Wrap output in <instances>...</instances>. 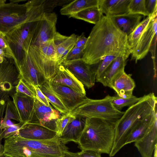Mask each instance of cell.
Listing matches in <instances>:
<instances>
[{
	"label": "cell",
	"mask_w": 157,
	"mask_h": 157,
	"mask_svg": "<svg viewBox=\"0 0 157 157\" xmlns=\"http://www.w3.org/2000/svg\"><path fill=\"white\" fill-rule=\"evenodd\" d=\"M5 116L2 121L1 124L8 120H13L20 122L19 115L13 101L10 98L6 101Z\"/></svg>",
	"instance_id": "obj_34"
},
{
	"label": "cell",
	"mask_w": 157,
	"mask_h": 157,
	"mask_svg": "<svg viewBox=\"0 0 157 157\" xmlns=\"http://www.w3.org/2000/svg\"><path fill=\"white\" fill-rule=\"evenodd\" d=\"M84 48H78L74 47L68 54L65 61H71L82 59Z\"/></svg>",
	"instance_id": "obj_41"
},
{
	"label": "cell",
	"mask_w": 157,
	"mask_h": 157,
	"mask_svg": "<svg viewBox=\"0 0 157 157\" xmlns=\"http://www.w3.org/2000/svg\"><path fill=\"white\" fill-rule=\"evenodd\" d=\"M128 9L129 13L149 16L146 8L145 0H131Z\"/></svg>",
	"instance_id": "obj_32"
},
{
	"label": "cell",
	"mask_w": 157,
	"mask_h": 157,
	"mask_svg": "<svg viewBox=\"0 0 157 157\" xmlns=\"http://www.w3.org/2000/svg\"><path fill=\"white\" fill-rule=\"evenodd\" d=\"M142 16L128 13L110 17L117 27L128 36L140 23Z\"/></svg>",
	"instance_id": "obj_24"
},
{
	"label": "cell",
	"mask_w": 157,
	"mask_h": 157,
	"mask_svg": "<svg viewBox=\"0 0 157 157\" xmlns=\"http://www.w3.org/2000/svg\"><path fill=\"white\" fill-rule=\"evenodd\" d=\"M135 83L131 76L124 71L116 75L112 79L109 87L113 89L117 95L124 98L132 96Z\"/></svg>",
	"instance_id": "obj_19"
},
{
	"label": "cell",
	"mask_w": 157,
	"mask_h": 157,
	"mask_svg": "<svg viewBox=\"0 0 157 157\" xmlns=\"http://www.w3.org/2000/svg\"><path fill=\"white\" fill-rule=\"evenodd\" d=\"M75 117V116L69 112L64 114L60 118L57 119L56 121V131L57 132V135L59 137L61 135L67 124Z\"/></svg>",
	"instance_id": "obj_37"
},
{
	"label": "cell",
	"mask_w": 157,
	"mask_h": 157,
	"mask_svg": "<svg viewBox=\"0 0 157 157\" xmlns=\"http://www.w3.org/2000/svg\"><path fill=\"white\" fill-rule=\"evenodd\" d=\"M33 87L36 91V98L44 105L47 106L50 105L47 99L42 92L39 86H35Z\"/></svg>",
	"instance_id": "obj_43"
},
{
	"label": "cell",
	"mask_w": 157,
	"mask_h": 157,
	"mask_svg": "<svg viewBox=\"0 0 157 157\" xmlns=\"http://www.w3.org/2000/svg\"><path fill=\"white\" fill-rule=\"evenodd\" d=\"M60 157H81L78 152L74 153L68 151L65 152L64 154Z\"/></svg>",
	"instance_id": "obj_47"
},
{
	"label": "cell",
	"mask_w": 157,
	"mask_h": 157,
	"mask_svg": "<svg viewBox=\"0 0 157 157\" xmlns=\"http://www.w3.org/2000/svg\"><path fill=\"white\" fill-rule=\"evenodd\" d=\"M12 98L19 115V122L24 124L32 122L34 115V98L17 92Z\"/></svg>",
	"instance_id": "obj_18"
},
{
	"label": "cell",
	"mask_w": 157,
	"mask_h": 157,
	"mask_svg": "<svg viewBox=\"0 0 157 157\" xmlns=\"http://www.w3.org/2000/svg\"><path fill=\"white\" fill-rule=\"evenodd\" d=\"M6 0H0V5L6 3Z\"/></svg>",
	"instance_id": "obj_51"
},
{
	"label": "cell",
	"mask_w": 157,
	"mask_h": 157,
	"mask_svg": "<svg viewBox=\"0 0 157 157\" xmlns=\"http://www.w3.org/2000/svg\"><path fill=\"white\" fill-rule=\"evenodd\" d=\"M39 87L49 102H50L57 110L63 114L69 113L60 99L52 90L48 80H47Z\"/></svg>",
	"instance_id": "obj_27"
},
{
	"label": "cell",
	"mask_w": 157,
	"mask_h": 157,
	"mask_svg": "<svg viewBox=\"0 0 157 157\" xmlns=\"http://www.w3.org/2000/svg\"><path fill=\"white\" fill-rule=\"evenodd\" d=\"M71 1L67 0H45L44 3V13L51 12L53 9L58 6L65 5V4Z\"/></svg>",
	"instance_id": "obj_40"
},
{
	"label": "cell",
	"mask_w": 157,
	"mask_h": 157,
	"mask_svg": "<svg viewBox=\"0 0 157 157\" xmlns=\"http://www.w3.org/2000/svg\"><path fill=\"white\" fill-rule=\"evenodd\" d=\"M117 56H107L103 57L99 62L98 68L95 71L96 80L97 81L111 63Z\"/></svg>",
	"instance_id": "obj_38"
},
{
	"label": "cell",
	"mask_w": 157,
	"mask_h": 157,
	"mask_svg": "<svg viewBox=\"0 0 157 157\" xmlns=\"http://www.w3.org/2000/svg\"><path fill=\"white\" fill-rule=\"evenodd\" d=\"M1 136L0 135V157H6L4 155V146L1 144L2 140Z\"/></svg>",
	"instance_id": "obj_48"
},
{
	"label": "cell",
	"mask_w": 157,
	"mask_h": 157,
	"mask_svg": "<svg viewBox=\"0 0 157 157\" xmlns=\"http://www.w3.org/2000/svg\"><path fill=\"white\" fill-rule=\"evenodd\" d=\"M86 118L75 116L67 124L61 135L58 136L60 140L65 144L70 141L78 143L84 128Z\"/></svg>",
	"instance_id": "obj_21"
},
{
	"label": "cell",
	"mask_w": 157,
	"mask_h": 157,
	"mask_svg": "<svg viewBox=\"0 0 157 157\" xmlns=\"http://www.w3.org/2000/svg\"><path fill=\"white\" fill-rule=\"evenodd\" d=\"M127 59L123 57H117L96 81L109 87L113 78L119 73L124 71Z\"/></svg>",
	"instance_id": "obj_25"
},
{
	"label": "cell",
	"mask_w": 157,
	"mask_h": 157,
	"mask_svg": "<svg viewBox=\"0 0 157 157\" xmlns=\"http://www.w3.org/2000/svg\"><path fill=\"white\" fill-rule=\"evenodd\" d=\"M131 53L127 35L109 17L103 15L87 37L82 59L90 66L99 63L107 56L127 59Z\"/></svg>",
	"instance_id": "obj_1"
},
{
	"label": "cell",
	"mask_w": 157,
	"mask_h": 157,
	"mask_svg": "<svg viewBox=\"0 0 157 157\" xmlns=\"http://www.w3.org/2000/svg\"><path fill=\"white\" fill-rule=\"evenodd\" d=\"M78 153L81 157H101V154L93 151H81Z\"/></svg>",
	"instance_id": "obj_45"
},
{
	"label": "cell",
	"mask_w": 157,
	"mask_h": 157,
	"mask_svg": "<svg viewBox=\"0 0 157 157\" xmlns=\"http://www.w3.org/2000/svg\"><path fill=\"white\" fill-rule=\"evenodd\" d=\"M145 6L149 16L157 10V0H145Z\"/></svg>",
	"instance_id": "obj_42"
},
{
	"label": "cell",
	"mask_w": 157,
	"mask_h": 157,
	"mask_svg": "<svg viewBox=\"0 0 157 157\" xmlns=\"http://www.w3.org/2000/svg\"><path fill=\"white\" fill-rule=\"evenodd\" d=\"M16 90L17 93H21L34 98L36 97L34 87L21 78L19 80L16 87Z\"/></svg>",
	"instance_id": "obj_36"
},
{
	"label": "cell",
	"mask_w": 157,
	"mask_h": 157,
	"mask_svg": "<svg viewBox=\"0 0 157 157\" xmlns=\"http://www.w3.org/2000/svg\"><path fill=\"white\" fill-rule=\"evenodd\" d=\"M11 0L0 5V32L5 34L26 23L39 20L44 12V0Z\"/></svg>",
	"instance_id": "obj_3"
},
{
	"label": "cell",
	"mask_w": 157,
	"mask_h": 157,
	"mask_svg": "<svg viewBox=\"0 0 157 157\" xmlns=\"http://www.w3.org/2000/svg\"><path fill=\"white\" fill-rule=\"evenodd\" d=\"M34 117L31 122L39 123L56 131V121L61 117L60 112L51 105H44L36 98H34Z\"/></svg>",
	"instance_id": "obj_15"
},
{
	"label": "cell",
	"mask_w": 157,
	"mask_h": 157,
	"mask_svg": "<svg viewBox=\"0 0 157 157\" xmlns=\"http://www.w3.org/2000/svg\"><path fill=\"white\" fill-rule=\"evenodd\" d=\"M0 49L3 50L6 58L13 61L19 73L20 68L17 59L6 40L5 34L0 32Z\"/></svg>",
	"instance_id": "obj_35"
},
{
	"label": "cell",
	"mask_w": 157,
	"mask_h": 157,
	"mask_svg": "<svg viewBox=\"0 0 157 157\" xmlns=\"http://www.w3.org/2000/svg\"><path fill=\"white\" fill-rule=\"evenodd\" d=\"M87 38L85 37L83 33L80 36H78L77 40L76 42L74 47L76 48H84L86 45Z\"/></svg>",
	"instance_id": "obj_44"
},
{
	"label": "cell",
	"mask_w": 157,
	"mask_h": 157,
	"mask_svg": "<svg viewBox=\"0 0 157 157\" xmlns=\"http://www.w3.org/2000/svg\"><path fill=\"white\" fill-rule=\"evenodd\" d=\"M49 81L68 86L82 94H86L84 85L62 65L59 66L55 75Z\"/></svg>",
	"instance_id": "obj_20"
},
{
	"label": "cell",
	"mask_w": 157,
	"mask_h": 157,
	"mask_svg": "<svg viewBox=\"0 0 157 157\" xmlns=\"http://www.w3.org/2000/svg\"><path fill=\"white\" fill-rule=\"evenodd\" d=\"M78 37V35L72 34L60 44L55 45L57 59L60 65L59 61L62 55L67 49L74 47Z\"/></svg>",
	"instance_id": "obj_30"
},
{
	"label": "cell",
	"mask_w": 157,
	"mask_h": 157,
	"mask_svg": "<svg viewBox=\"0 0 157 157\" xmlns=\"http://www.w3.org/2000/svg\"><path fill=\"white\" fill-rule=\"evenodd\" d=\"M6 102L4 100L0 101V126L3 118V115L6 107Z\"/></svg>",
	"instance_id": "obj_46"
},
{
	"label": "cell",
	"mask_w": 157,
	"mask_h": 157,
	"mask_svg": "<svg viewBox=\"0 0 157 157\" xmlns=\"http://www.w3.org/2000/svg\"><path fill=\"white\" fill-rule=\"evenodd\" d=\"M61 65L68 69L83 85L90 88L95 84L96 72L82 59L64 61Z\"/></svg>",
	"instance_id": "obj_13"
},
{
	"label": "cell",
	"mask_w": 157,
	"mask_h": 157,
	"mask_svg": "<svg viewBox=\"0 0 157 157\" xmlns=\"http://www.w3.org/2000/svg\"><path fill=\"white\" fill-rule=\"evenodd\" d=\"M157 108L150 115L138 121L133 126L128 134L125 145L135 142L144 135L157 114Z\"/></svg>",
	"instance_id": "obj_23"
},
{
	"label": "cell",
	"mask_w": 157,
	"mask_h": 157,
	"mask_svg": "<svg viewBox=\"0 0 157 157\" xmlns=\"http://www.w3.org/2000/svg\"><path fill=\"white\" fill-rule=\"evenodd\" d=\"M20 78L13 61L6 58L0 64V101L6 102L16 93V88Z\"/></svg>",
	"instance_id": "obj_7"
},
{
	"label": "cell",
	"mask_w": 157,
	"mask_h": 157,
	"mask_svg": "<svg viewBox=\"0 0 157 157\" xmlns=\"http://www.w3.org/2000/svg\"><path fill=\"white\" fill-rule=\"evenodd\" d=\"M49 82L53 92L69 113L84 103L88 98L86 95L70 87L57 84L50 81Z\"/></svg>",
	"instance_id": "obj_12"
},
{
	"label": "cell",
	"mask_w": 157,
	"mask_h": 157,
	"mask_svg": "<svg viewBox=\"0 0 157 157\" xmlns=\"http://www.w3.org/2000/svg\"><path fill=\"white\" fill-rule=\"evenodd\" d=\"M36 46L40 51L46 57L58 61L56 57V46L53 40Z\"/></svg>",
	"instance_id": "obj_33"
},
{
	"label": "cell",
	"mask_w": 157,
	"mask_h": 157,
	"mask_svg": "<svg viewBox=\"0 0 157 157\" xmlns=\"http://www.w3.org/2000/svg\"><path fill=\"white\" fill-rule=\"evenodd\" d=\"M98 3L99 0H75L63 6L60 12L69 17L87 9L98 7Z\"/></svg>",
	"instance_id": "obj_26"
},
{
	"label": "cell",
	"mask_w": 157,
	"mask_h": 157,
	"mask_svg": "<svg viewBox=\"0 0 157 157\" xmlns=\"http://www.w3.org/2000/svg\"><path fill=\"white\" fill-rule=\"evenodd\" d=\"M23 124L19 122L18 123L7 127L3 130H0V135L1 138L6 139L18 133L19 129Z\"/></svg>",
	"instance_id": "obj_39"
},
{
	"label": "cell",
	"mask_w": 157,
	"mask_h": 157,
	"mask_svg": "<svg viewBox=\"0 0 157 157\" xmlns=\"http://www.w3.org/2000/svg\"><path fill=\"white\" fill-rule=\"evenodd\" d=\"M57 20L54 12L44 13L34 25L31 44L38 46L53 40L57 32Z\"/></svg>",
	"instance_id": "obj_8"
},
{
	"label": "cell",
	"mask_w": 157,
	"mask_h": 157,
	"mask_svg": "<svg viewBox=\"0 0 157 157\" xmlns=\"http://www.w3.org/2000/svg\"><path fill=\"white\" fill-rule=\"evenodd\" d=\"M6 58V55L3 50L0 49V64L3 62Z\"/></svg>",
	"instance_id": "obj_49"
},
{
	"label": "cell",
	"mask_w": 157,
	"mask_h": 157,
	"mask_svg": "<svg viewBox=\"0 0 157 157\" xmlns=\"http://www.w3.org/2000/svg\"><path fill=\"white\" fill-rule=\"evenodd\" d=\"M103 14L98 7L87 9L69 16L96 24L100 20Z\"/></svg>",
	"instance_id": "obj_28"
},
{
	"label": "cell",
	"mask_w": 157,
	"mask_h": 157,
	"mask_svg": "<svg viewBox=\"0 0 157 157\" xmlns=\"http://www.w3.org/2000/svg\"><path fill=\"white\" fill-rule=\"evenodd\" d=\"M134 146L141 157H152L155 149L157 147V114L144 135L135 142Z\"/></svg>",
	"instance_id": "obj_16"
},
{
	"label": "cell",
	"mask_w": 157,
	"mask_h": 157,
	"mask_svg": "<svg viewBox=\"0 0 157 157\" xmlns=\"http://www.w3.org/2000/svg\"><path fill=\"white\" fill-rule=\"evenodd\" d=\"M113 96L108 95L103 98L93 99L88 98L85 101L71 113L75 116L86 118H97L116 122L124 112L117 109L111 101Z\"/></svg>",
	"instance_id": "obj_6"
},
{
	"label": "cell",
	"mask_w": 157,
	"mask_h": 157,
	"mask_svg": "<svg viewBox=\"0 0 157 157\" xmlns=\"http://www.w3.org/2000/svg\"><path fill=\"white\" fill-rule=\"evenodd\" d=\"M29 48H23L22 57L20 64V77L33 86H39L47 80L30 56L28 52Z\"/></svg>",
	"instance_id": "obj_11"
},
{
	"label": "cell",
	"mask_w": 157,
	"mask_h": 157,
	"mask_svg": "<svg viewBox=\"0 0 157 157\" xmlns=\"http://www.w3.org/2000/svg\"><path fill=\"white\" fill-rule=\"evenodd\" d=\"M142 97L138 98L133 95L128 98H124L118 96H113L112 103L118 110L121 111L126 106L130 107L138 101Z\"/></svg>",
	"instance_id": "obj_31"
},
{
	"label": "cell",
	"mask_w": 157,
	"mask_h": 157,
	"mask_svg": "<svg viewBox=\"0 0 157 157\" xmlns=\"http://www.w3.org/2000/svg\"><path fill=\"white\" fill-rule=\"evenodd\" d=\"M116 122L97 118H86L78 143L82 151L109 155L112 148Z\"/></svg>",
	"instance_id": "obj_4"
},
{
	"label": "cell",
	"mask_w": 157,
	"mask_h": 157,
	"mask_svg": "<svg viewBox=\"0 0 157 157\" xmlns=\"http://www.w3.org/2000/svg\"><path fill=\"white\" fill-rule=\"evenodd\" d=\"M131 0H99L98 8L102 13L109 17L128 13Z\"/></svg>",
	"instance_id": "obj_22"
},
{
	"label": "cell",
	"mask_w": 157,
	"mask_h": 157,
	"mask_svg": "<svg viewBox=\"0 0 157 157\" xmlns=\"http://www.w3.org/2000/svg\"><path fill=\"white\" fill-rule=\"evenodd\" d=\"M157 11L151 16V19L141 36L136 46L131 53L132 59L136 63L147 55L150 51L153 40L157 35Z\"/></svg>",
	"instance_id": "obj_10"
},
{
	"label": "cell",
	"mask_w": 157,
	"mask_h": 157,
	"mask_svg": "<svg viewBox=\"0 0 157 157\" xmlns=\"http://www.w3.org/2000/svg\"><path fill=\"white\" fill-rule=\"evenodd\" d=\"M35 22L26 23L5 34L6 38L17 59L19 68L23 47L26 42H31Z\"/></svg>",
	"instance_id": "obj_9"
},
{
	"label": "cell",
	"mask_w": 157,
	"mask_h": 157,
	"mask_svg": "<svg viewBox=\"0 0 157 157\" xmlns=\"http://www.w3.org/2000/svg\"><path fill=\"white\" fill-rule=\"evenodd\" d=\"M65 144L57 135L51 139L35 140L17 133L5 140L4 154L6 157H60L68 151Z\"/></svg>",
	"instance_id": "obj_2"
},
{
	"label": "cell",
	"mask_w": 157,
	"mask_h": 157,
	"mask_svg": "<svg viewBox=\"0 0 157 157\" xmlns=\"http://www.w3.org/2000/svg\"><path fill=\"white\" fill-rule=\"evenodd\" d=\"M151 19V16H149L144 19L140 22L133 31L128 36V43L131 52L136 46L141 36L148 24Z\"/></svg>",
	"instance_id": "obj_29"
},
{
	"label": "cell",
	"mask_w": 157,
	"mask_h": 157,
	"mask_svg": "<svg viewBox=\"0 0 157 157\" xmlns=\"http://www.w3.org/2000/svg\"><path fill=\"white\" fill-rule=\"evenodd\" d=\"M28 52L33 62L47 80H49L55 75L60 65L58 61L46 57L36 46L33 44L29 46Z\"/></svg>",
	"instance_id": "obj_14"
},
{
	"label": "cell",
	"mask_w": 157,
	"mask_h": 157,
	"mask_svg": "<svg viewBox=\"0 0 157 157\" xmlns=\"http://www.w3.org/2000/svg\"><path fill=\"white\" fill-rule=\"evenodd\" d=\"M157 97L153 93L144 95L137 102L129 107L116 122L114 141L109 155L114 156L124 146L130 131L139 120L151 114L157 108Z\"/></svg>",
	"instance_id": "obj_5"
},
{
	"label": "cell",
	"mask_w": 157,
	"mask_h": 157,
	"mask_svg": "<svg viewBox=\"0 0 157 157\" xmlns=\"http://www.w3.org/2000/svg\"><path fill=\"white\" fill-rule=\"evenodd\" d=\"M18 134L23 138L35 140L51 139L57 135L55 131L33 122L24 124L19 129Z\"/></svg>",
	"instance_id": "obj_17"
},
{
	"label": "cell",
	"mask_w": 157,
	"mask_h": 157,
	"mask_svg": "<svg viewBox=\"0 0 157 157\" xmlns=\"http://www.w3.org/2000/svg\"><path fill=\"white\" fill-rule=\"evenodd\" d=\"M153 157H157V147H156L155 149L153 152Z\"/></svg>",
	"instance_id": "obj_50"
}]
</instances>
